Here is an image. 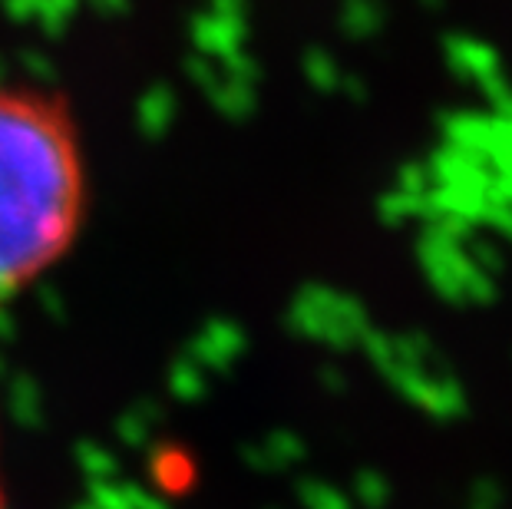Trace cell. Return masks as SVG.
Here are the masks:
<instances>
[{
    "mask_svg": "<svg viewBox=\"0 0 512 509\" xmlns=\"http://www.w3.org/2000/svg\"><path fill=\"white\" fill-rule=\"evenodd\" d=\"M90 212L80 129L60 96L0 86V305L70 255Z\"/></svg>",
    "mask_w": 512,
    "mask_h": 509,
    "instance_id": "6da1fadb",
    "label": "cell"
},
{
    "mask_svg": "<svg viewBox=\"0 0 512 509\" xmlns=\"http://www.w3.org/2000/svg\"><path fill=\"white\" fill-rule=\"evenodd\" d=\"M0 509H7V506H4V503H0Z\"/></svg>",
    "mask_w": 512,
    "mask_h": 509,
    "instance_id": "7a4b0ae2",
    "label": "cell"
}]
</instances>
